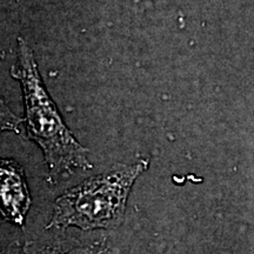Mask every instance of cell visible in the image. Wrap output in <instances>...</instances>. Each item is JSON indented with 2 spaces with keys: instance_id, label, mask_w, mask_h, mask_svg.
I'll return each instance as SVG.
<instances>
[{
  "instance_id": "3957f363",
  "label": "cell",
  "mask_w": 254,
  "mask_h": 254,
  "mask_svg": "<svg viewBox=\"0 0 254 254\" xmlns=\"http://www.w3.org/2000/svg\"><path fill=\"white\" fill-rule=\"evenodd\" d=\"M0 196L2 217L15 226L23 227L32 199L24 168L12 159L1 160Z\"/></svg>"
},
{
  "instance_id": "7a4b0ae2",
  "label": "cell",
  "mask_w": 254,
  "mask_h": 254,
  "mask_svg": "<svg viewBox=\"0 0 254 254\" xmlns=\"http://www.w3.org/2000/svg\"><path fill=\"white\" fill-rule=\"evenodd\" d=\"M147 165L146 160L114 165L106 172L65 190L53 202L47 228L78 227L93 231L118 227L124 220L132 187Z\"/></svg>"
},
{
  "instance_id": "6da1fadb",
  "label": "cell",
  "mask_w": 254,
  "mask_h": 254,
  "mask_svg": "<svg viewBox=\"0 0 254 254\" xmlns=\"http://www.w3.org/2000/svg\"><path fill=\"white\" fill-rule=\"evenodd\" d=\"M18 59L12 66V77L20 81L26 117L27 134L43 150L49 166V179L57 183L75 171L92 168L88 150L79 144L65 125L56 104L41 80L36 60L26 40L18 39Z\"/></svg>"
}]
</instances>
